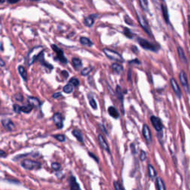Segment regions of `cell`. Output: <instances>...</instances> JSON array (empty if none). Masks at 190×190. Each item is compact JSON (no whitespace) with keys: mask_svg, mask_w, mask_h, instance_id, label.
I'll list each match as a JSON object with an SVG mask.
<instances>
[{"mask_svg":"<svg viewBox=\"0 0 190 190\" xmlns=\"http://www.w3.org/2000/svg\"><path fill=\"white\" fill-rule=\"evenodd\" d=\"M43 51V48L42 46H36L33 48L30 51L28 52V55L26 57V62L28 65H32L36 59H38L39 56Z\"/></svg>","mask_w":190,"mask_h":190,"instance_id":"6da1fadb","label":"cell"},{"mask_svg":"<svg viewBox=\"0 0 190 190\" xmlns=\"http://www.w3.org/2000/svg\"><path fill=\"white\" fill-rule=\"evenodd\" d=\"M21 165H22L23 168L26 169L27 170L39 169L42 166L41 163L36 161V160H30V159H25L21 163Z\"/></svg>","mask_w":190,"mask_h":190,"instance_id":"7a4b0ae2","label":"cell"},{"mask_svg":"<svg viewBox=\"0 0 190 190\" xmlns=\"http://www.w3.org/2000/svg\"><path fill=\"white\" fill-rule=\"evenodd\" d=\"M104 52V54L107 56L108 58H109L110 59H112V60L117 61V62H123V59L122 57V56L117 52L113 51V50L108 49V48H104L102 50Z\"/></svg>","mask_w":190,"mask_h":190,"instance_id":"3957f363","label":"cell"},{"mask_svg":"<svg viewBox=\"0 0 190 190\" xmlns=\"http://www.w3.org/2000/svg\"><path fill=\"white\" fill-rule=\"evenodd\" d=\"M137 17L140 25V26L142 27V28L149 35V36H151V30L146 18L143 16L142 13L138 12V11H137Z\"/></svg>","mask_w":190,"mask_h":190,"instance_id":"277c9868","label":"cell"},{"mask_svg":"<svg viewBox=\"0 0 190 190\" xmlns=\"http://www.w3.org/2000/svg\"><path fill=\"white\" fill-rule=\"evenodd\" d=\"M138 43L143 48H144V49L146 50H149V51H157L159 48V47H156L154 45H153L152 43H151V42L147 41V40H144V39H138Z\"/></svg>","mask_w":190,"mask_h":190,"instance_id":"5b68a950","label":"cell"},{"mask_svg":"<svg viewBox=\"0 0 190 190\" xmlns=\"http://www.w3.org/2000/svg\"><path fill=\"white\" fill-rule=\"evenodd\" d=\"M51 48H53V50L57 54V57L55 58V59L60 61L62 63L66 64L68 63V59L64 57V52L63 50H61L59 47H57L56 45H51Z\"/></svg>","mask_w":190,"mask_h":190,"instance_id":"8992f818","label":"cell"},{"mask_svg":"<svg viewBox=\"0 0 190 190\" xmlns=\"http://www.w3.org/2000/svg\"><path fill=\"white\" fill-rule=\"evenodd\" d=\"M151 123H152L153 127L157 131H161L163 130V128H164V126H163L162 121L160 118L158 117H155V116H152L150 118Z\"/></svg>","mask_w":190,"mask_h":190,"instance_id":"52a82bcc","label":"cell"},{"mask_svg":"<svg viewBox=\"0 0 190 190\" xmlns=\"http://www.w3.org/2000/svg\"><path fill=\"white\" fill-rule=\"evenodd\" d=\"M179 79H180V82L183 86L184 90L187 92V93L189 92V83H188V79L187 77V74L184 71H181L179 75Z\"/></svg>","mask_w":190,"mask_h":190,"instance_id":"ba28073f","label":"cell"},{"mask_svg":"<svg viewBox=\"0 0 190 190\" xmlns=\"http://www.w3.org/2000/svg\"><path fill=\"white\" fill-rule=\"evenodd\" d=\"M143 135L144 136V138L148 143H151L152 141V132L149 127L146 124H144L143 126Z\"/></svg>","mask_w":190,"mask_h":190,"instance_id":"9c48e42d","label":"cell"},{"mask_svg":"<svg viewBox=\"0 0 190 190\" xmlns=\"http://www.w3.org/2000/svg\"><path fill=\"white\" fill-rule=\"evenodd\" d=\"M54 123H55L56 126L58 129H62L63 127V116L60 113H55L53 117Z\"/></svg>","mask_w":190,"mask_h":190,"instance_id":"30bf717a","label":"cell"},{"mask_svg":"<svg viewBox=\"0 0 190 190\" xmlns=\"http://www.w3.org/2000/svg\"><path fill=\"white\" fill-rule=\"evenodd\" d=\"M98 141H99V143H100V145L101 146L102 148L110 154V153H111V151H110L109 146H108L107 141L106 140V139L104 138V137L102 136V135H98Z\"/></svg>","mask_w":190,"mask_h":190,"instance_id":"8fae6325","label":"cell"},{"mask_svg":"<svg viewBox=\"0 0 190 190\" xmlns=\"http://www.w3.org/2000/svg\"><path fill=\"white\" fill-rule=\"evenodd\" d=\"M2 124L3 127L7 131H13L15 129V125L10 119H4L2 121Z\"/></svg>","mask_w":190,"mask_h":190,"instance_id":"7c38bea8","label":"cell"},{"mask_svg":"<svg viewBox=\"0 0 190 190\" xmlns=\"http://www.w3.org/2000/svg\"><path fill=\"white\" fill-rule=\"evenodd\" d=\"M170 83H171L172 88L173 89V91L175 93V94L177 95L178 97H181V91L180 88V86H178V83L176 82V80L174 78H171L170 79Z\"/></svg>","mask_w":190,"mask_h":190,"instance_id":"4fadbf2b","label":"cell"},{"mask_svg":"<svg viewBox=\"0 0 190 190\" xmlns=\"http://www.w3.org/2000/svg\"><path fill=\"white\" fill-rule=\"evenodd\" d=\"M70 190H81L79 183L77 182L76 178L74 176H71L69 179Z\"/></svg>","mask_w":190,"mask_h":190,"instance_id":"5bb4252c","label":"cell"},{"mask_svg":"<svg viewBox=\"0 0 190 190\" xmlns=\"http://www.w3.org/2000/svg\"><path fill=\"white\" fill-rule=\"evenodd\" d=\"M28 103L30 104V106L31 107L34 108H38L41 106V102L40 101V100L37 97H29L28 99Z\"/></svg>","mask_w":190,"mask_h":190,"instance_id":"9a60e30c","label":"cell"},{"mask_svg":"<svg viewBox=\"0 0 190 190\" xmlns=\"http://www.w3.org/2000/svg\"><path fill=\"white\" fill-rule=\"evenodd\" d=\"M96 15H91L84 19V24L88 27H92L94 23V19L96 18Z\"/></svg>","mask_w":190,"mask_h":190,"instance_id":"2e32d148","label":"cell"},{"mask_svg":"<svg viewBox=\"0 0 190 190\" xmlns=\"http://www.w3.org/2000/svg\"><path fill=\"white\" fill-rule=\"evenodd\" d=\"M108 114H110V116H112L113 118L117 119V118L120 117L119 112H118L117 108H116L115 107H114V106H110V107L108 108Z\"/></svg>","mask_w":190,"mask_h":190,"instance_id":"e0dca14e","label":"cell"},{"mask_svg":"<svg viewBox=\"0 0 190 190\" xmlns=\"http://www.w3.org/2000/svg\"><path fill=\"white\" fill-rule=\"evenodd\" d=\"M156 187L158 190H166V185L161 178H156Z\"/></svg>","mask_w":190,"mask_h":190,"instance_id":"ac0fdd59","label":"cell"},{"mask_svg":"<svg viewBox=\"0 0 190 190\" xmlns=\"http://www.w3.org/2000/svg\"><path fill=\"white\" fill-rule=\"evenodd\" d=\"M178 56H179L180 59H181V60L183 62V63H187V57H186L185 52H184L183 49L181 47V46H178Z\"/></svg>","mask_w":190,"mask_h":190,"instance_id":"d6986e66","label":"cell"},{"mask_svg":"<svg viewBox=\"0 0 190 190\" xmlns=\"http://www.w3.org/2000/svg\"><path fill=\"white\" fill-rule=\"evenodd\" d=\"M148 174L149 177L152 179H154L157 177V172L152 164L148 165Z\"/></svg>","mask_w":190,"mask_h":190,"instance_id":"ffe728a7","label":"cell"},{"mask_svg":"<svg viewBox=\"0 0 190 190\" xmlns=\"http://www.w3.org/2000/svg\"><path fill=\"white\" fill-rule=\"evenodd\" d=\"M72 135L76 137L77 140L79 141V142L83 143L84 142V140H83V137L82 133H81L80 131H79V130L77 129H74L72 131Z\"/></svg>","mask_w":190,"mask_h":190,"instance_id":"44dd1931","label":"cell"},{"mask_svg":"<svg viewBox=\"0 0 190 190\" xmlns=\"http://www.w3.org/2000/svg\"><path fill=\"white\" fill-rule=\"evenodd\" d=\"M43 54H44V51H42V53L40 54V55L39 56V57H38L39 61H40V63H41L42 65H45V67L48 68V69H49L50 70H52V69H54L53 65H50V64L47 63H46L45 61L44 60V57H43Z\"/></svg>","mask_w":190,"mask_h":190,"instance_id":"7402d4cb","label":"cell"},{"mask_svg":"<svg viewBox=\"0 0 190 190\" xmlns=\"http://www.w3.org/2000/svg\"><path fill=\"white\" fill-rule=\"evenodd\" d=\"M72 65L76 70H79L83 66L82 61L77 58H73L72 59Z\"/></svg>","mask_w":190,"mask_h":190,"instance_id":"603a6c76","label":"cell"},{"mask_svg":"<svg viewBox=\"0 0 190 190\" xmlns=\"http://www.w3.org/2000/svg\"><path fill=\"white\" fill-rule=\"evenodd\" d=\"M161 8H162V13H163V15H164L165 21H166V23H169V16L167 7L163 4V5H161Z\"/></svg>","mask_w":190,"mask_h":190,"instance_id":"cb8c5ba5","label":"cell"},{"mask_svg":"<svg viewBox=\"0 0 190 190\" xmlns=\"http://www.w3.org/2000/svg\"><path fill=\"white\" fill-rule=\"evenodd\" d=\"M112 70L114 71V72H115L116 74H121L122 71H123V67L119 63L112 64Z\"/></svg>","mask_w":190,"mask_h":190,"instance_id":"d4e9b609","label":"cell"},{"mask_svg":"<svg viewBox=\"0 0 190 190\" xmlns=\"http://www.w3.org/2000/svg\"><path fill=\"white\" fill-rule=\"evenodd\" d=\"M18 71L19 74L21 75V77H22L23 79H24L25 81H27V77H28V75H27V71L25 69V68L23 66H21V65H19L18 67Z\"/></svg>","mask_w":190,"mask_h":190,"instance_id":"484cf974","label":"cell"},{"mask_svg":"<svg viewBox=\"0 0 190 190\" xmlns=\"http://www.w3.org/2000/svg\"><path fill=\"white\" fill-rule=\"evenodd\" d=\"M79 42H80L81 44L84 45H88V46H92L93 42L91 41L90 40H89L88 38L87 37H84V36H82V37H80L79 39Z\"/></svg>","mask_w":190,"mask_h":190,"instance_id":"4316f807","label":"cell"},{"mask_svg":"<svg viewBox=\"0 0 190 190\" xmlns=\"http://www.w3.org/2000/svg\"><path fill=\"white\" fill-rule=\"evenodd\" d=\"M74 90V86L71 85V83H69V84L65 85L63 88V92L66 94H71V92H73Z\"/></svg>","mask_w":190,"mask_h":190,"instance_id":"83f0119b","label":"cell"},{"mask_svg":"<svg viewBox=\"0 0 190 190\" xmlns=\"http://www.w3.org/2000/svg\"><path fill=\"white\" fill-rule=\"evenodd\" d=\"M88 100H89V104H90V106H92V108L97 109V102L95 101L94 97L90 96V95H88Z\"/></svg>","mask_w":190,"mask_h":190,"instance_id":"f1b7e54d","label":"cell"},{"mask_svg":"<svg viewBox=\"0 0 190 190\" xmlns=\"http://www.w3.org/2000/svg\"><path fill=\"white\" fill-rule=\"evenodd\" d=\"M32 111V107L29 105V106H21V112H24V113H30Z\"/></svg>","mask_w":190,"mask_h":190,"instance_id":"f546056e","label":"cell"},{"mask_svg":"<svg viewBox=\"0 0 190 190\" xmlns=\"http://www.w3.org/2000/svg\"><path fill=\"white\" fill-rule=\"evenodd\" d=\"M53 137L56 140H57L58 141H59V142H64V141L65 140V136L64 135H60V134H59V135H53Z\"/></svg>","mask_w":190,"mask_h":190,"instance_id":"4dcf8cb0","label":"cell"},{"mask_svg":"<svg viewBox=\"0 0 190 190\" xmlns=\"http://www.w3.org/2000/svg\"><path fill=\"white\" fill-rule=\"evenodd\" d=\"M140 4L141 7H143V9L144 11H147L148 10V2L147 0H139Z\"/></svg>","mask_w":190,"mask_h":190,"instance_id":"1f68e13d","label":"cell"},{"mask_svg":"<svg viewBox=\"0 0 190 190\" xmlns=\"http://www.w3.org/2000/svg\"><path fill=\"white\" fill-rule=\"evenodd\" d=\"M114 189L115 190H125L123 186L121 185V183L118 181H114Z\"/></svg>","mask_w":190,"mask_h":190,"instance_id":"d6a6232c","label":"cell"},{"mask_svg":"<svg viewBox=\"0 0 190 190\" xmlns=\"http://www.w3.org/2000/svg\"><path fill=\"white\" fill-rule=\"evenodd\" d=\"M51 167L54 170H55V171H59V169H61L62 166H61L60 164L55 162V163H53V164H51Z\"/></svg>","mask_w":190,"mask_h":190,"instance_id":"836d02e7","label":"cell"},{"mask_svg":"<svg viewBox=\"0 0 190 190\" xmlns=\"http://www.w3.org/2000/svg\"><path fill=\"white\" fill-rule=\"evenodd\" d=\"M116 92H117V97L119 100H121V101H123V94H122V92H121V87H120L119 86H118L117 87V89H116Z\"/></svg>","mask_w":190,"mask_h":190,"instance_id":"e575fe53","label":"cell"},{"mask_svg":"<svg viewBox=\"0 0 190 190\" xmlns=\"http://www.w3.org/2000/svg\"><path fill=\"white\" fill-rule=\"evenodd\" d=\"M92 67H88L86 68V69H84L83 70H82V71H81V74H82L83 76H87V75L92 71Z\"/></svg>","mask_w":190,"mask_h":190,"instance_id":"d590c367","label":"cell"},{"mask_svg":"<svg viewBox=\"0 0 190 190\" xmlns=\"http://www.w3.org/2000/svg\"><path fill=\"white\" fill-rule=\"evenodd\" d=\"M69 83H71V84L73 85L74 86H78L79 85V81L77 78H74L73 77V78L70 79Z\"/></svg>","mask_w":190,"mask_h":190,"instance_id":"8d00e7d4","label":"cell"},{"mask_svg":"<svg viewBox=\"0 0 190 190\" xmlns=\"http://www.w3.org/2000/svg\"><path fill=\"white\" fill-rule=\"evenodd\" d=\"M124 34H125L128 38L131 39V38L133 37V34H132V33H131V31L129 30V29H128L126 28H124Z\"/></svg>","mask_w":190,"mask_h":190,"instance_id":"74e56055","label":"cell"},{"mask_svg":"<svg viewBox=\"0 0 190 190\" xmlns=\"http://www.w3.org/2000/svg\"><path fill=\"white\" fill-rule=\"evenodd\" d=\"M14 98H15V100H17V101H19V102H22V101H23V100H24V97H23L22 94H21L20 93H18V94H15Z\"/></svg>","mask_w":190,"mask_h":190,"instance_id":"f35d334b","label":"cell"},{"mask_svg":"<svg viewBox=\"0 0 190 190\" xmlns=\"http://www.w3.org/2000/svg\"><path fill=\"white\" fill-rule=\"evenodd\" d=\"M13 111L17 114H19L21 112V106H19V105L14 104L13 106Z\"/></svg>","mask_w":190,"mask_h":190,"instance_id":"ab89813d","label":"cell"},{"mask_svg":"<svg viewBox=\"0 0 190 190\" xmlns=\"http://www.w3.org/2000/svg\"><path fill=\"white\" fill-rule=\"evenodd\" d=\"M146 153L145 151L141 150L140 151V160L143 161V160H145L146 159Z\"/></svg>","mask_w":190,"mask_h":190,"instance_id":"60d3db41","label":"cell"},{"mask_svg":"<svg viewBox=\"0 0 190 190\" xmlns=\"http://www.w3.org/2000/svg\"><path fill=\"white\" fill-rule=\"evenodd\" d=\"M7 156V153L5 151L0 149V158H5Z\"/></svg>","mask_w":190,"mask_h":190,"instance_id":"b9f144b4","label":"cell"},{"mask_svg":"<svg viewBox=\"0 0 190 190\" xmlns=\"http://www.w3.org/2000/svg\"><path fill=\"white\" fill-rule=\"evenodd\" d=\"M88 154H89V156L91 157V158H93L95 160V161H96L97 163H99V160H98V158H97L96 156L95 155H94V154H93V153H92V152H88Z\"/></svg>","mask_w":190,"mask_h":190,"instance_id":"7bdbcfd3","label":"cell"},{"mask_svg":"<svg viewBox=\"0 0 190 190\" xmlns=\"http://www.w3.org/2000/svg\"><path fill=\"white\" fill-rule=\"evenodd\" d=\"M62 75H63V76H64V77H65V79H67L68 77H69V73H68L66 71H62Z\"/></svg>","mask_w":190,"mask_h":190,"instance_id":"ee69618b","label":"cell"},{"mask_svg":"<svg viewBox=\"0 0 190 190\" xmlns=\"http://www.w3.org/2000/svg\"><path fill=\"white\" fill-rule=\"evenodd\" d=\"M62 97V93L61 92H58V93H56V94H53V97L54 98H58V97Z\"/></svg>","mask_w":190,"mask_h":190,"instance_id":"f6af8a7d","label":"cell"},{"mask_svg":"<svg viewBox=\"0 0 190 190\" xmlns=\"http://www.w3.org/2000/svg\"><path fill=\"white\" fill-rule=\"evenodd\" d=\"M19 0H7V3L9 4H15L17 2H18Z\"/></svg>","mask_w":190,"mask_h":190,"instance_id":"bcb514c9","label":"cell"},{"mask_svg":"<svg viewBox=\"0 0 190 190\" xmlns=\"http://www.w3.org/2000/svg\"><path fill=\"white\" fill-rule=\"evenodd\" d=\"M5 62H4V61H3V59H2L1 57H0V66H1V67L5 66Z\"/></svg>","mask_w":190,"mask_h":190,"instance_id":"7dc6e473","label":"cell"},{"mask_svg":"<svg viewBox=\"0 0 190 190\" xmlns=\"http://www.w3.org/2000/svg\"><path fill=\"white\" fill-rule=\"evenodd\" d=\"M188 22H189V33L190 34V16L188 17Z\"/></svg>","mask_w":190,"mask_h":190,"instance_id":"c3c4849f","label":"cell"},{"mask_svg":"<svg viewBox=\"0 0 190 190\" xmlns=\"http://www.w3.org/2000/svg\"><path fill=\"white\" fill-rule=\"evenodd\" d=\"M5 2V0H0V4L2 3H4Z\"/></svg>","mask_w":190,"mask_h":190,"instance_id":"681fc988","label":"cell"},{"mask_svg":"<svg viewBox=\"0 0 190 190\" xmlns=\"http://www.w3.org/2000/svg\"><path fill=\"white\" fill-rule=\"evenodd\" d=\"M33 1H40V0H33Z\"/></svg>","mask_w":190,"mask_h":190,"instance_id":"f907efd6","label":"cell"},{"mask_svg":"<svg viewBox=\"0 0 190 190\" xmlns=\"http://www.w3.org/2000/svg\"><path fill=\"white\" fill-rule=\"evenodd\" d=\"M0 104H1V102H0Z\"/></svg>","mask_w":190,"mask_h":190,"instance_id":"816d5d0a","label":"cell"},{"mask_svg":"<svg viewBox=\"0 0 190 190\" xmlns=\"http://www.w3.org/2000/svg\"><path fill=\"white\" fill-rule=\"evenodd\" d=\"M137 190H140V189H137Z\"/></svg>","mask_w":190,"mask_h":190,"instance_id":"f5cc1de1","label":"cell"}]
</instances>
